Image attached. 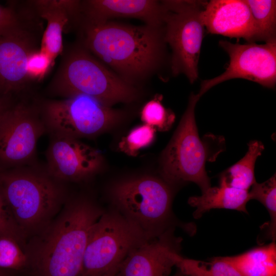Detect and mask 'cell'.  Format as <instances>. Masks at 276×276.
Instances as JSON below:
<instances>
[{"mask_svg":"<svg viewBox=\"0 0 276 276\" xmlns=\"http://www.w3.org/2000/svg\"><path fill=\"white\" fill-rule=\"evenodd\" d=\"M174 265L187 276H242L222 257L203 261L183 257L179 251L172 253Z\"/></svg>","mask_w":276,"mask_h":276,"instance_id":"obj_21","label":"cell"},{"mask_svg":"<svg viewBox=\"0 0 276 276\" xmlns=\"http://www.w3.org/2000/svg\"><path fill=\"white\" fill-rule=\"evenodd\" d=\"M48 91L64 99L85 95L108 106L131 102L137 96L133 86L81 49L73 50L64 57Z\"/></svg>","mask_w":276,"mask_h":276,"instance_id":"obj_4","label":"cell"},{"mask_svg":"<svg viewBox=\"0 0 276 276\" xmlns=\"http://www.w3.org/2000/svg\"><path fill=\"white\" fill-rule=\"evenodd\" d=\"M163 96L156 95L146 103L141 111V118L145 124L160 131L168 130L175 121L174 113L162 103Z\"/></svg>","mask_w":276,"mask_h":276,"instance_id":"obj_24","label":"cell"},{"mask_svg":"<svg viewBox=\"0 0 276 276\" xmlns=\"http://www.w3.org/2000/svg\"><path fill=\"white\" fill-rule=\"evenodd\" d=\"M84 39L87 49L127 78L146 75L161 56L160 34L157 28L148 25L87 22Z\"/></svg>","mask_w":276,"mask_h":276,"instance_id":"obj_3","label":"cell"},{"mask_svg":"<svg viewBox=\"0 0 276 276\" xmlns=\"http://www.w3.org/2000/svg\"><path fill=\"white\" fill-rule=\"evenodd\" d=\"M39 15L47 21L40 50L47 53L54 61L63 52L62 33L70 21V16L61 10L53 8H36Z\"/></svg>","mask_w":276,"mask_h":276,"instance_id":"obj_20","label":"cell"},{"mask_svg":"<svg viewBox=\"0 0 276 276\" xmlns=\"http://www.w3.org/2000/svg\"><path fill=\"white\" fill-rule=\"evenodd\" d=\"M156 130L144 124L131 130L122 137L118 144L121 151L134 156L141 149L149 146L154 141Z\"/></svg>","mask_w":276,"mask_h":276,"instance_id":"obj_26","label":"cell"},{"mask_svg":"<svg viewBox=\"0 0 276 276\" xmlns=\"http://www.w3.org/2000/svg\"><path fill=\"white\" fill-rule=\"evenodd\" d=\"M151 238L117 210L104 212L89 234L83 276H115L131 250Z\"/></svg>","mask_w":276,"mask_h":276,"instance_id":"obj_6","label":"cell"},{"mask_svg":"<svg viewBox=\"0 0 276 276\" xmlns=\"http://www.w3.org/2000/svg\"><path fill=\"white\" fill-rule=\"evenodd\" d=\"M173 276H187L183 273H182L181 272H180L179 270H177V272L173 275Z\"/></svg>","mask_w":276,"mask_h":276,"instance_id":"obj_33","label":"cell"},{"mask_svg":"<svg viewBox=\"0 0 276 276\" xmlns=\"http://www.w3.org/2000/svg\"><path fill=\"white\" fill-rule=\"evenodd\" d=\"M180 242L172 228L145 240L128 254L115 276H170L175 266L172 252L179 251Z\"/></svg>","mask_w":276,"mask_h":276,"instance_id":"obj_13","label":"cell"},{"mask_svg":"<svg viewBox=\"0 0 276 276\" xmlns=\"http://www.w3.org/2000/svg\"><path fill=\"white\" fill-rule=\"evenodd\" d=\"M248 191L229 187L220 178L219 187H211L200 196L190 197L188 203L195 208L193 213L195 219L214 209L234 210L248 214Z\"/></svg>","mask_w":276,"mask_h":276,"instance_id":"obj_17","label":"cell"},{"mask_svg":"<svg viewBox=\"0 0 276 276\" xmlns=\"http://www.w3.org/2000/svg\"><path fill=\"white\" fill-rule=\"evenodd\" d=\"M222 257L242 276H276L275 241L238 255Z\"/></svg>","mask_w":276,"mask_h":276,"instance_id":"obj_18","label":"cell"},{"mask_svg":"<svg viewBox=\"0 0 276 276\" xmlns=\"http://www.w3.org/2000/svg\"><path fill=\"white\" fill-rule=\"evenodd\" d=\"M219 45L229 57L225 71L212 79L202 81L198 95L201 97L212 87L225 81L242 78L273 88L276 82V39L259 44L233 43L220 40Z\"/></svg>","mask_w":276,"mask_h":276,"instance_id":"obj_11","label":"cell"},{"mask_svg":"<svg viewBox=\"0 0 276 276\" xmlns=\"http://www.w3.org/2000/svg\"><path fill=\"white\" fill-rule=\"evenodd\" d=\"M40 107L50 136L78 139L96 135L121 118L120 112L91 97L77 95L47 101Z\"/></svg>","mask_w":276,"mask_h":276,"instance_id":"obj_9","label":"cell"},{"mask_svg":"<svg viewBox=\"0 0 276 276\" xmlns=\"http://www.w3.org/2000/svg\"><path fill=\"white\" fill-rule=\"evenodd\" d=\"M88 23L97 24L115 17L140 19L157 28L163 22L162 3L150 0H90L81 3Z\"/></svg>","mask_w":276,"mask_h":276,"instance_id":"obj_16","label":"cell"},{"mask_svg":"<svg viewBox=\"0 0 276 276\" xmlns=\"http://www.w3.org/2000/svg\"><path fill=\"white\" fill-rule=\"evenodd\" d=\"M7 96H0V116L10 106L8 103Z\"/></svg>","mask_w":276,"mask_h":276,"instance_id":"obj_31","label":"cell"},{"mask_svg":"<svg viewBox=\"0 0 276 276\" xmlns=\"http://www.w3.org/2000/svg\"><path fill=\"white\" fill-rule=\"evenodd\" d=\"M248 147L245 155L224 171L220 177L228 186L246 191H249L256 182L254 170L255 163L264 150L263 143L256 140L250 141Z\"/></svg>","mask_w":276,"mask_h":276,"instance_id":"obj_19","label":"cell"},{"mask_svg":"<svg viewBox=\"0 0 276 276\" xmlns=\"http://www.w3.org/2000/svg\"><path fill=\"white\" fill-rule=\"evenodd\" d=\"M104 212L91 200H66L63 210L27 244L32 276H83L90 231Z\"/></svg>","mask_w":276,"mask_h":276,"instance_id":"obj_1","label":"cell"},{"mask_svg":"<svg viewBox=\"0 0 276 276\" xmlns=\"http://www.w3.org/2000/svg\"><path fill=\"white\" fill-rule=\"evenodd\" d=\"M35 7L58 9L66 13L71 18L81 10V3L71 0H37L31 2Z\"/></svg>","mask_w":276,"mask_h":276,"instance_id":"obj_29","label":"cell"},{"mask_svg":"<svg viewBox=\"0 0 276 276\" xmlns=\"http://www.w3.org/2000/svg\"><path fill=\"white\" fill-rule=\"evenodd\" d=\"M21 26L14 11L0 5V33Z\"/></svg>","mask_w":276,"mask_h":276,"instance_id":"obj_30","label":"cell"},{"mask_svg":"<svg viewBox=\"0 0 276 276\" xmlns=\"http://www.w3.org/2000/svg\"><path fill=\"white\" fill-rule=\"evenodd\" d=\"M45 132L39 107L9 106L0 116V171L36 164L37 143Z\"/></svg>","mask_w":276,"mask_h":276,"instance_id":"obj_10","label":"cell"},{"mask_svg":"<svg viewBox=\"0 0 276 276\" xmlns=\"http://www.w3.org/2000/svg\"><path fill=\"white\" fill-rule=\"evenodd\" d=\"M28 268L29 260L24 249L14 240L0 237V269L16 272Z\"/></svg>","mask_w":276,"mask_h":276,"instance_id":"obj_25","label":"cell"},{"mask_svg":"<svg viewBox=\"0 0 276 276\" xmlns=\"http://www.w3.org/2000/svg\"><path fill=\"white\" fill-rule=\"evenodd\" d=\"M33 43L22 26L0 33V96L22 89L29 81L26 65Z\"/></svg>","mask_w":276,"mask_h":276,"instance_id":"obj_14","label":"cell"},{"mask_svg":"<svg viewBox=\"0 0 276 276\" xmlns=\"http://www.w3.org/2000/svg\"><path fill=\"white\" fill-rule=\"evenodd\" d=\"M0 237L11 239L25 251L27 238L13 219L0 188Z\"/></svg>","mask_w":276,"mask_h":276,"instance_id":"obj_27","label":"cell"},{"mask_svg":"<svg viewBox=\"0 0 276 276\" xmlns=\"http://www.w3.org/2000/svg\"><path fill=\"white\" fill-rule=\"evenodd\" d=\"M161 3L163 22L166 25L165 40L172 50V73L175 76L183 74L193 83L198 76L204 28L201 14L204 3L197 1H164Z\"/></svg>","mask_w":276,"mask_h":276,"instance_id":"obj_8","label":"cell"},{"mask_svg":"<svg viewBox=\"0 0 276 276\" xmlns=\"http://www.w3.org/2000/svg\"><path fill=\"white\" fill-rule=\"evenodd\" d=\"M0 188L13 219L27 239L48 226L66 201L63 182L36 164L1 171Z\"/></svg>","mask_w":276,"mask_h":276,"instance_id":"obj_2","label":"cell"},{"mask_svg":"<svg viewBox=\"0 0 276 276\" xmlns=\"http://www.w3.org/2000/svg\"><path fill=\"white\" fill-rule=\"evenodd\" d=\"M200 97L191 93L187 108L160 157L163 179L170 184L194 182L201 193L211 187L205 170L208 153L199 136L195 107Z\"/></svg>","mask_w":276,"mask_h":276,"instance_id":"obj_7","label":"cell"},{"mask_svg":"<svg viewBox=\"0 0 276 276\" xmlns=\"http://www.w3.org/2000/svg\"><path fill=\"white\" fill-rule=\"evenodd\" d=\"M251 13L256 40L267 42L275 39L276 1L245 0Z\"/></svg>","mask_w":276,"mask_h":276,"instance_id":"obj_22","label":"cell"},{"mask_svg":"<svg viewBox=\"0 0 276 276\" xmlns=\"http://www.w3.org/2000/svg\"><path fill=\"white\" fill-rule=\"evenodd\" d=\"M171 185L153 176L127 179L112 186L110 197L116 210L154 237L171 228Z\"/></svg>","mask_w":276,"mask_h":276,"instance_id":"obj_5","label":"cell"},{"mask_svg":"<svg viewBox=\"0 0 276 276\" xmlns=\"http://www.w3.org/2000/svg\"><path fill=\"white\" fill-rule=\"evenodd\" d=\"M201 19L208 32L229 37L256 40L250 9L245 0H212L205 3Z\"/></svg>","mask_w":276,"mask_h":276,"instance_id":"obj_15","label":"cell"},{"mask_svg":"<svg viewBox=\"0 0 276 276\" xmlns=\"http://www.w3.org/2000/svg\"><path fill=\"white\" fill-rule=\"evenodd\" d=\"M15 271L0 269V276H14Z\"/></svg>","mask_w":276,"mask_h":276,"instance_id":"obj_32","label":"cell"},{"mask_svg":"<svg viewBox=\"0 0 276 276\" xmlns=\"http://www.w3.org/2000/svg\"><path fill=\"white\" fill-rule=\"evenodd\" d=\"M50 137L45 153V168L57 180L62 182L81 181L101 169L103 159L98 150L78 139Z\"/></svg>","mask_w":276,"mask_h":276,"instance_id":"obj_12","label":"cell"},{"mask_svg":"<svg viewBox=\"0 0 276 276\" xmlns=\"http://www.w3.org/2000/svg\"><path fill=\"white\" fill-rule=\"evenodd\" d=\"M54 63L45 52L39 50L33 51L28 56L26 71L29 80H41L45 76Z\"/></svg>","mask_w":276,"mask_h":276,"instance_id":"obj_28","label":"cell"},{"mask_svg":"<svg viewBox=\"0 0 276 276\" xmlns=\"http://www.w3.org/2000/svg\"><path fill=\"white\" fill-rule=\"evenodd\" d=\"M272 177L262 183L256 182L248 191L250 200L261 202L267 210L270 220L262 227L265 229L266 238L275 241L276 238V177Z\"/></svg>","mask_w":276,"mask_h":276,"instance_id":"obj_23","label":"cell"}]
</instances>
